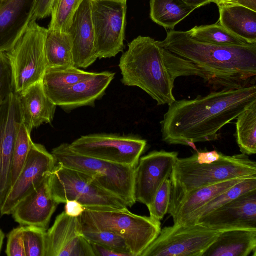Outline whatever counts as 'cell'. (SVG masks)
Instances as JSON below:
<instances>
[{"label": "cell", "mask_w": 256, "mask_h": 256, "mask_svg": "<svg viewBox=\"0 0 256 256\" xmlns=\"http://www.w3.org/2000/svg\"><path fill=\"white\" fill-rule=\"evenodd\" d=\"M164 64L172 79L196 76L217 91L251 85L256 76V44L220 46L194 40L188 32L170 30L162 42Z\"/></svg>", "instance_id": "cell-1"}, {"label": "cell", "mask_w": 256, "mask_h": 256, "mask_svg": "<svg viewBox=\"0 0 256 256\" xmlns=\"http://www.w3.org/2000/svg\"><path fill=\"white\" fill-rule=\"evenodd\" d=\"M255 102L254 84L214 91L192 100H176L160 122L162 140L182 145L186 140L194 143L216 140L224 126Z\"/></svg>", "instance_id": "cell-2"}, {"label": "cell", "mask_w": 256, "mask_h": 256, "mask_svg": "<svg viewBox=\"0 0 256 256\" xmlns=\"http://www.w3.org/2000/svg\"><path fill=\"white\" fill-rule=\"evenodd\" d=\"M128 47L120 60L122 83L140 88L158 106L173 103L176 100L173 94L174 80L164 64L158 41L140 36Z\"/></svg>", "instance_id": "cell-3"}, {"label": "cell", "mask_w": 256, "mask_h": 256, "mask_svg": "<svg viewBox=\"0 0 256 256\" xmlns=\"http://www.w3.org/2000/svg\"><path fill=\"white\" fill-rule=\"evenodd\" d=\"M252 176H256V163L242 154L232 156L222 154L219 160L208 164H198L194 154L178 158L170 178L172 192L168 209L183 196L196 189Z\"/></svg>", "instance_id": "cell-4"}, {"label": "cell", "mask_w": 256, "mask_h": 256, "mask_svg": "<svg viewBox=\"0 0 256 256\" xmlns=\"http://www.w3.org/2000/svg\"><path fill=\"white\" fill-rule=\"evenodd\" d=\"M78 219L86 225L120 236L133 256H140L162 230L160 221L132 214L128 208H85Z\"/></svg>", "instance_id": "cell-5"}, {"label": "cell", "mask_w": 256, "mask_h": 256, "mask_svg": "<svg viewBox=\"0 0 256 256\" xmlns=\"http://www.w3.org/2000/svg\"><path fill=\"white\" fill-rule=\"evenodd\" d=\"M52 154L56 164L90 176L104 188L123 200L128 207L135 204L134 182L136 167L78 154L66 143L54 148Z\"/></svg>", "instance_id": "cell-6"}, {"label": "cell", "mask_w": 256, "mask_h": 256, "mask_svg": "<svg viewBox=\"0 0 256 256\" xmlns=\"http://www.w3.org/2000/svg\"><path fill=\"white\" fill-rule=\"evenodd\" d=\"M48 182L58 204L75 200L85 208L123 210L128 207L123 200L104 188L90 176L58 164L49 174Z\"/></svg>", "instance_id": "cell-7"}, {"label": "cell", "mask_w": 256, "mask_h": 256, "mask_svg": "<svg viewBox=\"0 0 256 256\" xmlns=\"http://www.w3.org/2000/svg\"><path fill=\"white\" fill-rule=\"evenodd\" d=\"M48 29L32 22L8 54L14 92L20 94L42 81L47 68L45 42Z\"/></svg>", "instance_id": "cell-8"}, {"label": "cell", "mask_w": 256, "mask_h": 256, "mask_svg": "<svg viewBox=\"0 0 256 256\" xmlns=\"http://www.w3.org/2000/svg\"><path fill=\"white\" fill-rule=\"evenodd\" d=\"M220 232L197 224H174L162 229L140 256H202Z\"/></svg>", "instance_id": "cell-9"}, {"label": "cell", "mask_w": 256, "mask_h": 256, "mask_svg": "<svg viewBox=\"0 0 256 256\" xmlns=\"http://www.w3.org/2000/svg\"><path fill=\"white\" fill-rule=\"evenodd\" d=\"M146 144V140L134 136L98 134L82 136L70 144L78 154L136 167Z\"/></svg>", "instance_id": "cell-10"}, {"label": "cell", "mask_w": 256, "mask_h": 256, "mask_svg": "<svg viewBox=\"0 0 256 256\" xmlns=\"http://www.w3.org/2000/svg\"><path fill=\"white\" fill-rule=\"evenodd\" d=\"M126 1L92 0L98 58L116 56L124 49Z\"/></svg>", "instance_id": "cell-11"}, {"label": "cell", "mask_w": 256, "mask_h": 256, "mask_svg": "<svg viewBox=\"0 0 256 256\" xmlns=\"http://www.w3.org/2000/svg\"><path fill=\"white\" fill-rule=\"evenodd\" d=\"M56 164L52 153L33 142L26 163L1 206V215L11 214L18 202L48 176Z\"/></svg>", "instance_id": "cell-12"}, {"label": "cell", "mask_w": 256, "mask_h": 256, "mask_svg": "<svg viewBox=\"0 0 256 256\" xmlns=\"http://www.w3.org/2000/svg\"><path fill=\"white\" fill-rule=\"evenodd\" d=\"M22 122L20 96L14 92L0 104V209L10 188L14 146Z\"/></svg>", "instance_id": "cell-13"}, {"label": "cell", "mask_w": 256, "mask_h": 256, "mask_svg": "<svg viewBox=\"0 0 256 256\" xmlns=\"http://www.w3.org/2000/svg\"><path fill=\"white\" fill-rule=\"evenodd\" d=\"M178 152L154 151L140 158L135 168L134 196L148 207L162 182L170 178Z\"/></svg>", "instance_id": "cell-14"}, {"label": "cell", "mask_w": 256, "mask_h": 256, "mask_svg": "<svg viewBox=\"0 0 256 256\" xmlns=\"http://www.w3.org/2000/svg\"><path fill=\"white\" fill-rule=\"evenodd\" d=\"M194 224L218 232L256 230V190L242 194Z\"/></svg>", "instance_id": "cell-15"}, {"label": "cell", "mask_w": 256, "mask_h": 256, "mask_svg": "<svg viewBox=\"0 0 256 256\" xmlns=\"http://www.w3.org/2000/svg\"><path fill=\"white\" fill-rule=\"evenodd\" d=\"M45 256H94L89 242L82 236L78 217L65 212L46 232Z\"/></svg>", "instance_id": "cell-16"}, {"label": "cell", "mask_w": 256, "mask_h": 256, "mask_svg": "<svg viewBox=\"0 0 256 256\" xmlns=\"http://www.w3.org/2000/svg\"><path fill=\"white\" fill-rule=\"evenodd\" d=\"M115 73L94 72L90 77L62 90L45 92L57 106L68 110L84 106H94L102 98L114 80Z\"/></svg>", "instance_id": "cell-17"}, {"label": "cell", "mask_w": 256, "mask_h": 256, "mask_svg": "<svg viewBox=\"0 0 256 256\" xmlns=\"http://www.w3.org/2000/svg\"><path fill=\"white\" fill-rule=\"evenodd\" d=\"M58 205L52 195L48 176L18 202L11 214L20 226H32L47 230Z\"/></svg>", "instance_id": "cell-18"}, {"label": "cell", "mask_w": 256, "mask_h": 256, "mask_svg": "<svg viewBox=\"0 0 256 256\" xmlns=\"http://www.w3.org/2000/svg\"><path fill=\"white\" fill-rule=\"evenodd\" d=\"M68 33L72 46L74 66L86 68L98 58L92 18V0H84L76 11Z\"/></svg>", "instance_id": "cell-19"}, {"label": "cell", "mask_w": 256, "mask_h": 256, "mask_svg": "<svg viewBox=\"0 0 256 256\" xmlns=\"http://www.w3.org/2000/svg\"><path fill=\"white\" fill-rule=\"evenodd\" d=\"M36 0H6L0 6V53L9 52L32 22Z\"/></svg>", "instance_id": "cell-20"}, {"label": "cell", "mask_w": 256, "mask_h": 256, "mask_svg": "<svg viewBox=\"0 0 256 256\" xmlns=\"http://www.w3.org/2000/svg\"><path fill=\"white\" fill-rule=\"evenodd\" d=\"M23 122L32 132L44 123H51L57 106L46 94L40 81L19 94Z\"/></svg>", "instance_id": "cell-21"}, {"label": "cell", "mask_w": 256, "mask_h": 256, "mask_svg": "<svg viewBox=\"0 0 256 256\" xmlns=\"http://www.w3.org/2000/svg\"><path fill=\"white\" fill-rule=\"evenodd\" d=\"M248 178L232 179L193 190L180 198L168 209V213L172 217L174 224H178L220 194Z\"/></svg>", "instance_id": "cell-22"}, {"label": "cell", "mask_w": 256, "mask_h": 256, "mask_svg": "<svg viewBox=\"0 0 256 256\" xmlns=\"http://www.w3.org/2000/svg\"><path fill=\"white\" fill-rule=\"evenodd\" d=\"M256 230H232L220 232L202 256H256Z\"/></svg>", "instance_id": "cell-23"}, {"label": "cell", "mask_w": 256, "mask_h": 256, "mask_svg": "<svg viewBox=\"0 0 256 256\" xmlns=\"http://www.w3.org/2000/svg\"><path fill=\"white\" fill-rule=\"evenodd\" d=\"M218 6L219 24L248 42L256 44V12L230 3H222Z\"/></svg>", "instance_id": "cell-24"}, {"label": "cell", "mask_w": 256, "mask_h": 256, "mask_svg": "<svg viewBox=\"0 0 256 256\" xmlns=\"http://www.w3.org/2000/svg\"><path fill=\"white\" fill-rule=\"evenodd\" d=\"M150 8L152 20L172 30L196 10L182 0H150Z\"/></svg>", "instance_id": "cell-25"}, {"label": "cell", "mask_w": 256, "mask_h": 256, "mask_svg": "<svg viewBox=\"0 0 256 256\" xmlns=\"http://www.w3.org/2000/svg\"><path fill=\"white\" fill-rule=\"evenodd\" d=\"M45 54L47 68L74 66L72 40L67 32L48 28Z\"/></svg>", "instance_id": "cell-26"}, {"label": "cell", "mask_w": 256, "mask_h": 256, "mask_svg": "<svg viewBox=\"0 0 256 256\" xmlns=\"http://www.w3.org/2000/svg\"><path fill=\"white\" fill-rule=\"evenodd\" d=\"M256 190V176L248 178L218 195L178 224H192L200 218L236 198L242 194Z\"/></svg>", "instance_id": "cell-27"}, {"label": "cell", "mask_w": 256, "mask_h": 256, "mask_svg": "<svg viewBox=\"0 0 256 256\" xmlns=\"http://www.w3.org/2000/svg\"><path fill=\"white\" fill-rule=\"evenodd\" d=\"M236 138L242 154L250 156L256 153V102L236 118Z\"/></svg>", "instance_id": "cell-28"}, {"label": "cell", "mask_w": 256, "mask_h": 256, "mask_svg": "<svg viewBox=\"0 0 256 256\" xmlns=\"http://www.w3.org/2000/svg\"><path fill=\"white\" fill-rule=\"evenodd\" d=\"M94 72L82 70L74 66L48 68L42 79L45 92L70 87L92 76Z\"/></svg>", "instance_id": "cell-29"}, {"label": "cell", "mask_w": 256, "mask_h": 256, "mask_svg": "<svg viewBox=\"0 0 256 256\" xmlns=\"http://www.w3.org/2000/svg\"><path fill=\"white\" fill-rule=\"evenodd\" d=\"M192 38L200 42L220 46H245L250 44L231 33L218 22L195 26L188 30Z\"/></svg>", "instance_id": "cell-30"}, {"label": "cell", "mask_w": 256, "mask_h": 256, "mask_svg": "<svg viewBox=\"0 0 256 256\" xmlns=\"http://www.w3.org/2000/svg\"><path fill=\"white\" fill-rule=\"evenodd\" d=\"M84 0H54L48 30L67 32Z\"/></svg>", "instance_id": "cell-31"}, {"label": "cell", "mask_w": 256, "mask_h": 256, "mask_svg": "<svg viewBox=\"0 0 256 256\" xmlns=\"http://www.w3.org/2000/svg\"><path fill=\"white\" fill-rule=\"evenodd\" d=\"M32 143L31 132L22 122L14 146L10 188L18 177L26 163Z\"/></svg>", "instance_id": "cell-32"}, {"label": "cell", "mask_w": 256, "mask_h": 256, "mask_svg": "<svg viewBox=\"0 0 256 256\" xmlns=\"http://www.w3.org/2000/svg\"><path fill=\"white\" fill-rule=\"evenodd\" d=\"M81 232L90 242L110 248L133 256L124 240L110 231L100 230L86 225L80 221Z\"/></svg>", "instance_id": "cell-33"}, {"label": "cell", "mask_w": 256, "mask_h": 256, "mask_svg": "<svg viewBox=\"0 0 256 256\" xmlns=\"http://www.w3.org/2000/svg\"><path fill=\"white\" fill-rule=\"evenodd\" d=\"M46 230L32 226H22L26 256H45Z\"/></svg>", "instance_id": "cell-34"}, {"label": "cell", "mask_w": 256, "mask_h": 256, "mask_svg": "<svg viewBox=\"0 0 256 256\" xmlns=\"http://www.w3.org/2000/svg\"><path fill=\"white\" fill-rule=\"evenodd\" d=\"M172 192V182L166 179L156 191L151 204L148 206L150 216L160 221L168 214Z\"/></svg>", "instance_id": "cell-35"}, {"label": "cell", "mask_w": 256, "mask_h": 256, "mask_svg": "<svg viewBox=\"0 0 256 256\" xmlns=\"http://www.w3.org/2000/svg\"><path fill=\"white\" fill-rule=\"evenodd\" d=\"M14 92L12 68L7 52L0 53V104Z\"/></svg>", "instance_id": "cell-36"}, {"label": "cell", "mask_w": 256, "mask_h": 256, "mask_svg": "<svg viewBox=\"0 0 256 256\" xmlns=\"http://www.w3.org/2000/svg\"><path fill=\"white\" fill-rule=\"evenodd\" d=\"M6 254L8 256H26L22 226L13 229L8 234Z\"/></svg>", "instance_id": "cell-37"}, {"label": "cell", "mask_w": 256, "mask_h": 256, "mask_svg": "<svg viewBox=\"0 0 256 256\" xmlns=\"http://www.w3.org/2000/svg\"><path fill=\"white\" fill-rule=\"evenodd\" d=\"M54 0H36L32 22L43 19L51 15Z\"/></svg>", "instance_id": "cell-38"}, {"label": "cell", "mask_w": 256, "mask_h": 256, "mask_svg": "<svg viewBox=\"0 0 256 256\" xmlns=\"http://www.w3.org/2000/svg\"><path fill=\"white\" fill-rule=\"evenodd\" d=\"M222 153L214 150L210 152L198 151L194 154L196 162L200 164H211L218 161L221 158Z\"/></svg>", "instance_id": "cell-39"}, {"label": "cell", "mask_w": 256, "mask_h": 256, "mask_svg": "<svg viewBox=\"0 0 256 256\" xmlns=\"http://www.w3.org/2000/svg\"><path fill=\"white\" fill-rule=\"evenodd\" d=\"M94 256H130L128 254L110 248L90 242Z\"/></svg>", "instance_id": "cell-40"}, {"label": "cell", "mask_w": 256, "mask_h": 256, "mask_svg": "<svg viewBox=\"0 0 256 256\" xmlns=\"http://www.w3.org/2000/svg\"><path fill=\"white\" fill-rule=\"evenodd\" d=\"M65 204L64 212L69 216L78 217L85 210L84 206L76 200H68Z\"/></svg>", "instance_id": "cell-41"}, {"label": "cell", "mask_w": 256, "mask_h": 256, "mask_svg": "<svg viewBox=\"0 0 256 256\" xmlns=\"http://www.w3.org/2000/svg\"><path fill=\"white\" fill-rule=\"evenodd\" d=\"M227 3L242 6L256 12V0H229Z\"/></svg>", "instance_id": "cell-42"}, {"label": "cell", "mask_w": 256, "mask_h": 256, "mask_svg": "<svg viewBox=\"0 0 256 256\" xmlns=\"http://www.w3.org/2000/svg\"><path fill=\"white\" fill-rule=\"evenodd\" d=\"M195 9L212 2L211 0H182Z\"/></svg>", "instance_id": "cell-43"}, {"label": "cell", "mask_w": 256, "mask_h": 256, "mask_svg": "<svg viewBox=\"0 0 256 256\" xmlns=\"http://www.w3.org/2000/svg\"><path fill=\"white\" fill-rule=\"evenodd\" d=\"M4 238V234L0 228V254L2 251Z\"/></svg>", "instance_id": "cell-44"}, {"label": "cell", "mask_w": 256, "mask_h": 256, "mask_svg": "<svg viewBox=\"0 0 256 256\" xmlns=\"http://www.w3.org/2000/svg\"><path fill=\"white\" fill-rule=\"evenodd\" d=\"M212 2L216 3L217 5L222 3H227L229 0H211Z\"/></svg>", "instance_id": "cell-45"}, {"label": "cell", "mask_w": 256, "mask_h": 256, "mask_svg": "<svg viewBox=\"0 0 256 256\" xmlns=\"http://www.w3.org/2000/svg\"><path fill=\"white\" fill-rule=\"evenodd\" d=\"M6 0H0V6Z\"/></svg>", "instance_id": "cell-46"}, {"label": "cell", "mask_w": 256, "mask_h": 256, "mask_svg": "<svg viewBox=\"0 0 256 256\" xmlns=\"http://www.w3.org/2000/svg\"><path fill=\"white\" fill-rule=\"evenodd\" d=\"M114 0V1H127V0Z\"/></svg>", "instance_id": "cell-47"}, {"label": "cell", "mask_w": 256, "mask_h": 256, "mask_svg": "<svg viewBox=\"0 0 256 256\" xmlns=\"http://www.w3.org/2000/svg\"></svg>", "instance_id": "cell-48"}]
</instances>
